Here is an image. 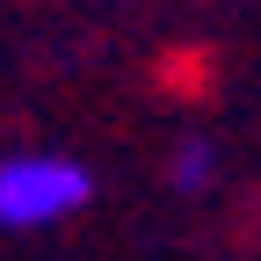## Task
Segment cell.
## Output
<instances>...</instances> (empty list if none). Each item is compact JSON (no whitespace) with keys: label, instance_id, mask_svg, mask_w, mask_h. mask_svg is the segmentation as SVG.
Instances as JSON below:
<instances>
[{"label":"cell","instance_id":"cell-2","mask_svg":"<svg viewBox=\"0 0 261 261\" xmlns=\"http://www.w3.org/2000/svg\"><path fill=\"white\" fill-rule=\"evenodd\" d=\"M218 138L211 130H181L174 138V152H167V189H181V196H211L218 189Z\"/></svg>","mask_w":261,"mask_h":261},{"label":"cell","instance_id":"cell-1","mask_svg":"<svg viewBox=\"0 0 261 261\" xmlns=\"http://www.w3.org/2000/svg\"><path fill=\"white\" fill-rule=\"evenodd\" d=\"M94 203V167L73 152H8L0 160V225L8 232H51Z\"/></svg>","mask_w":261,"mask_h":261}]
</instances>
